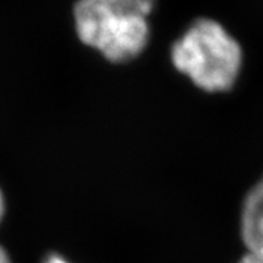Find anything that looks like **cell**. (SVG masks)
I'll list each match as a JSON object with an SVG mask.
<instances>
[{
	"label": "cell",
	"mask_w": 263,
	"mask_h": 263,
	"mask_svg": "<svg viewBox=\"0 0 263 263\" xmlns=\"http://www.w3.org/2000/svg\"><path fill=\"white\" fill-rule=\"evenodd\" d=\"M240 234L247 250H263V177L245 196L240 211Z\"/></svg>",
	"instance_id": "3"
},
{
	"label": "cell",
	"mask_w": 263,
	"mask_h": 263,
	"mask_svg": "<svg viewBox=\"0 0 263 263\" xmlns=\"http://www.w3.org/2000/svg\"><path fill=\"white\" fill-rule=\"evenodd\" d=\"M3 214H5V200H3V195L0 192V221L3 218Z\"/></svg>",
	"instance_id": "7"
},
{
	"label": "cell",
	"mask_w": 263,
	"mask_h": 263,
	"mask_svg": "<svg viewBox=\"0 0 263 263\" xmlns=\"http://www.w3.org/2000/svg\"><path fill=\"white\" fill-rule=\"evenodd\" d=\"M237 263H263V250H247Z\"/></svg>",
	"instance_id": "4"
},
{
	"label": "cell",
	"mask_w": 263,
	"mask_h": 263,
	"mask_svg": "<svg viewBox=\"0 0 263 263\" xmlns=\"http://www.w3.org/2000/svg\"><path fill=\"white\" fill-rule=\"evenodd\" d=\"M44 263H69L67 260H65L62 256L59 254H50L47 259L44 260Z\"/></svg>",
	"instance_id": "5"
},
{
	"label": "cell",
	"mask_w": 263,
	"mask_h": 263,
	"mask_svg": "<svg viewBox=\"0 0 263 263\" xmlns=\"http://www.w3.org/2000/svg\"><path fill=\"white\" fill-rule=\"evenodd\" d=\"M0 263H12L10 262L9 254L6 253V250L0 246Z\"/></svg>",
	"instance_id": "6"
},
{
	"label": "cell",
	"mask_w": 263,
	"mask_h": 263,
	"mask_svg": "<svg viewBox=\"0 0 263 263\" xmlns=\"http://www.w3.org/2000/svg\"><path fill=\"white\" fill-rule=\"evenodd\" d=\"M243 48L218 21H193L171 47V63L208 94L231 91L243 69Z\"/></svg>",
	"instance_id": "2"
},
{
	"label": "cell",
	"mask_w": 263,
	"mask_h": 263,
	"mask_svg": "<svg viewBox=\"0 0 263 263\" xmlns=\"http://www.w3.org/2000/svg\"><path fill=\"white\" fill-rule=\"evenodd\" d=\"M154 6L155 0H79L73 10L76 34L107 60L129 62L148 46Z\"/></svg>",
	"instance_id": "1"
}]
</instances>
